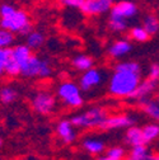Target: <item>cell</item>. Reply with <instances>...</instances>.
Listing matches in <instances>:
<instances>
[{"mask_svg":"<svg viewBox=\"0 0 159 160\" xmlns=\"http://www.w3.org/2000/svg\"><path fill=\"white\" fill-rule=\"evenodd\" d=\"M12 56V48H3L0 50V76H2L5 71V65L8 60Z\"/></svg>","mask_w":159,"mask_h":160,"instance_id":"obj_30","label":"cell"},{"mask_svg":"<svg viewBox=\"0 0 159 160\" xmlns=\"http://www.w3.org/2000/svg\"><path fill=\"white\" fill-rule=\"evenodd\" d=\"M108 117L106 109L101 107H92L88 111L71 117L70 122L78 128H102Z\"/></svg>","mask_w":159,"mask_h":160,"instance_id":"obj_2","label":"cell"},{"mask_svg":"<svg viewBox=\"0 0 159 160\" xmlns=\"http://www.w3.org/2000/svg\"><path fill=\"white\" fill-rule=\"evenodd\" d=\"M141 131H143V137H144L145 145L155 141V140L159 137V125H156V123L145 125L141 128Z\"/></svg>","mask_w":159,"mask_h":160,"instance_id":"obj_21","label":"cell"},{"mask_svg":"<svg viewBox=\"0 0 159 160\" xmlns=\"http://www.w3.org/2000/svg\"><path fill=\"white\" fill-rule=\"evenodd\" d=\"M129 34H130V38H132L134 41H136V42H145V41H148L149 37H150L141 26L132 27L130 29V33Z\"/></svg>","mask_w":159,"mask_h":160,"instance_id":"obj_27","label":"cell"},{"mask_svg":"<svg viewBox=\"0 0 159 160\" xmlns=\"http://www.w3.org/2000/svg\"><path fill=\"white\" fill-rule=\"evenodd\" d=\"M126 160H153V154L149 152L145 145L131 148Z\"/></svg>","mask_w":159,"mask_h":160,"instance_id":"obj_17","label":"cell"},{"mask_svg":"<svg viewBox=\"0 0 159 160\" xmlns=\"http://www.w3.org/2000/svg\"><path fill=\"white\" fill-rule=\"evenodd\" d=\"M140 82V74L137 72L115 71L110 78L108 90L117 98H131Z\"/></svg>","mask_w":159,"mask_h":160,"instance_id":"obj_1","label":"cell"},{"mask_svg":"<svg viewBox=\"0 0 159 160\" xmlns=\"http://www.w3.org/2000/svg\"><path fill=\"white\" fill-rule=\"evenodd\" d=\"M93 64H94L93 58L87 55H78L73 58V66L82 72H85V71L93 69Z\"/></svg>","mask_w":159,"mask_h":160,"instance_id":"obj_18","label":"cell"},{"mask_svg":"<svg viewBox=\"0 0 159 160\" xmlns=\"http://www.w3.org/2000/svg\"><path fill=\"white\" fill-rule=\"evenodd\" d=\"M158 84H159V82H156V80H151V79L146 78L145 80L140 82V84L136 88L135 93L131 95V98L135 99V101H140V102L145 101L150 94H153L158 89Z\"/></svg>","mask_w":159,"mask_h":160,"instance_id":"obj_11","label":"cell"},{"mask_svg":"<svg viewBox=\"0 0 159 160\" xmlns=\"http://www.w3.org/2000/svg\"><path fill=\"white\" fill-rule=\"evenodd\" d=\"M135 119L127 114H113L108 116L102 130H117V128H130L132 127Z\"/></svg>","mask_w":159,"mask_h":160,"instance_id":"obj_10","label":"cell"},{"mask_svg":"<svg viewBox=\"0 0 159 160\" xmlns=\"http://www.w3.org/2000/svg\"><path fill=\"white\" fill-rule=\"evenodd\" d=\"M57 97L61 102L70 108H80L84 104V99L80 88L74 82H64L57 87Z\"/></svg>","mask_w":159,"mask_h":160,"instance_id":"obj_4","label":"cell"},{"mask_svg":"<svg viewBox=\"0 0 159 160\" xmlns=\"http://www.w3.org/2000/svg\"><path fill=\"white\" fill-rule=\"evenodd\" d=\"M141 27L146 31V33L149 36L158 33L159 32V19H158V17L154 15V14L145 15V18L143 19V26Z\"/></svg>","mask_w":159,"mask_h":160,"instance_id":"obj_20","label":"cell"},{"mask_svg":"<svg viewBox=\"0 0 159 160\" xmlns=\"http://www.w3.org/2000/svg\"><path fill=\"white\" fill-rule=\"evenodd\" d=\"M18 98V92L13 87H3L0 88V103L10 104L14 103Z\"/></svg>","mask_w":159,"mask_h":160,"instance_id":"obj_23","label":"cell"},{"mask_svg":"<svg viewBox=\"0 0 159 160\" xmlns=\"http://www.w3.org/2000/svg\"><path fill=\"white\" fill-rule=\"evenodd\" d=\"M103 83V74L99 69H90L85 72L82 74L80 79H79V88L82 92H90L92 89L97 88L98 85H101Z\"/></svg>","mask_w":159,"mask_h":160,"instance_id":"obj_7","label":"cell"},{"mask_svg":"<svg viewBox=\"0 0 159 160\" xmlns=\"http://www.w3.org/2000/svg\"><path fill=\"white\" fill-rule=\"evenodd\" d=\"M32 32H33L32 24H31V23H28L26 27H23V28L21 29V32H19V34H21L22 37H28V36H29Z\"/></svg>","mask_w":159,"mask_h":160,"instance_id":"obj_34","label":"cell"},{"mask_svg":"<svg viewBox=\"0 0 159 160\" xmlns=\"http://www.w3.org/2000/svg\"><path fill=\"white\" fill-rule=\"evenodd\" d=\"M26 39H27L26 45L31 50H37L45 43V36L41 32H37V31H33Z\"/></svg>","mask_w":159,"mask_h":160,"instance_id":"obj_24","label":"cell"},{"mask_svg":"<svg viewBox=\"0 0 159 160\" xmlns=\"http://www.w3.org/2000/svg\"><path fill=\"white\" fill-rule=\"evenodd\" d=\"M125 141H126V144L130 145L131 148L145 145L141 127L132 126V127L127 128V131H126V133H125ZM145 146H146V145H145Z\"/></svg>","mask_w":159,"mask_h":160,"instance_id":"obj_13","label":"cell"},{"mask_svg":"<svg viewBox=\"0 0 159 160\" xmlns=\"http://www.w3.org/2000/svg\"><path fill=\"white\" fill-rule=\"evenodd\" d=\"M148 78L151 79V80H156V82H159V64L154 62V64L150 65Z\"/></svg>","mask_w":159,"mask_h":160,"instance_id":"obj_32","label":"cell"},{"mask_svg":"<svg viewBox=\"0 0 159 160\" xmlns=\"http://www.w3.org/2000/svg\"><path fill=\"white\" fill-rule=\"evenodd\" d=\"M15 10L17 9L12 4H3V5H0V15H2V18L10 17L12 14L15 13Z\"/></svg>","mask_w":159,"mask_h":160,"instance_id":"obj_31","label":"cell"},{"mask_svg":"<svg viewBox=\"0 0 159 160\" xmlns=\"http://www.w3.org/2000/svg\"><path fill=\"white\" fill-rule=\"evenodd\" d=\"M52 74V68L49 60H42L32 55L21 66V75L24 78H49Z\"/></svg>","mask_w":159,"mask_h":160,"instance_id":"obj_3","label":"cell"},{"mask_svg":"<svg viewBox=\"0 0 159 160\" xmlns=\"http://www.w3.org/2000/svg\"><path fill=\"white\" fill-rule=\"evenodd\" d=\"M115 71H124V72H137L141 74V68L135 61H121L115 65Z\"/></svg>","mask_w":159,"mask_h":160,"instance_id":"obj_25","label":"cell"},{"mask_svg":"<svg viewBox=\"0 0 159 160\" xmlns=\"http://www.w3.org/2000/svg\"><path fill=\"white\" fill-rule=\"evenodd\" d=\"M83 148L85 151L93 155H101L106 150V145L102 140L95 137H88L83 141Z\"/></svg>","mask_w":159,"mask_h":160,"instance_id":"obj_15","label":"cell"},{"mask_svg":"<svg viewBox=\"0 0 159 160\" xmlns=\"http://www.w3.org/2000/svg\"><path fill=\"white\" fill-rule=\"evenodd\" d=\"M83 2H84V0H64L63 4L69 7V8H78V9H80Z\"/></svg>","mask_w":159,"mask_h":160,"instance_id":"obj_33","label":"cell"},{"mask_svg":"<svg viewBox=\"0 0 159 160\" xmlns=\"http://www.w3.org/2000/svg\"><path fill=\"white\" fill-rule=\"evenodd\" d=\"M32 108L39 114H49L56 108V98L46 90L37 92L31 99Z\"/></svg>","mask_w":159,"mask_h":160,"instance_id":"obj_5","label":"cell"},{"mask_svg":"<svg viewBox=\"0 0 159 160\" xmlns=\"http://www.w3.org/2000/svg\"><path fill=\"white\" fill-rule=\"evenodd\" d=\"M56 132L65 144H71L76 137L75 127L70 122V119H61L56 126Z\"/></svg>","mask_w":159,"mask_h":160,"instance_id":"obj_12","label":"cell"},{"mask_svg":"<svg viewBox=\"0 0 159 160\" xmlns=\"http://www.w3.org/2000/svg\"><path fill=\"white\" fill-rule=\"evenodd\" d=\"M32 50L27 45H17L12 48V56L19 65H23L27 60L32 56Z\"/></svg>","mask_w":159,"mask_h":160,"instance_id":"obj_16","label":"cell"},{"mask_svg":"<svg viewBox=\"0 0 159 160\" xmlns=\"http://www.w3.org/2000/svg\"><path fill=\"white\" fill-rule=\"evenodd\" d=\"M131 50H132V46L127 39H120V41H116L111 45V47L108 48V55L113 58H120L127 55Z\"/></svg>","mask_w":159,"mask_h":160,"instance_id":"obj_14","label":"cell"},{"mask_svg":"<svg viewBox=\"0 0 159 160\" xmlns=\"http://www.w3.org/2000/svg\"><path fill=\"white\" fill-rule=\"evenodd\" d=\"M155 102L159 104V90L156 92V94H155Z\"/></svg>","mask_w":159,"mask_h":160,"instance_id":"obj_35","label":"cell"},{"mask_svg":"<svg viewBox=\"0 0 159 160\" xmlns=\"http://www.w3.org/2000/svg\"><path fill=\"white\" fill-rule=\"evenodd\" d=\"M141 108L148 117H150L154 121H159V104L155 101L145 99L141 102Z\"/></svg>","mask_w":159,"mask_h":160,"instance_id":"obj_22","label":"cell"},{"mask_svg":"<svg viewBox=\"0 0 159 160\" xmlns=\"http://www.w3.org/2000/svg\"><path fill=\"white\" fill-rule=\"evenodd\" d=\"M4 74L9 75V76H17L21 75V65H19L15 60L13 58V56H10V58L8 60V62L5 65V71Z\"/></svg>","mask_w":159,"mask_h":160,"instance_id":"obj_28","label":"cell"},{"mask_svg":"<svg viewBox=\"0 0 159 160\" xmlns=\"http://www.w3.org/2000/svg\"><path fill=\"white\" fill-rule=\"evenodd\" d=\"M153 160H159V152L153 155Z\"/></svg>","mask_w":159,"mask_h":160,"instance_id":"obj_36","label":"cell"},{"mask_svg":"<svg viewBox=\"0 0 159 160\" xmlns=\"http://www.w3.org/2000/svg\"><path fill=\"white\" fill-rule=\"evenodd\" d=\"M108 28L112 32L116 33H120V32H125L127 29V21L121 18H117V17H111L108 18Z\"/></svg>","mask_w":159,"mask_h":160,"instance_id":"obj_26","label":"cell"},{"mask_svg":"<svg viewBox=\"0 0 159 160\" xmlns=\"http://www.w3.org/2000/svg\"><path fill=\"white\" fill-rule=\"evenodd\" d=\"M112 5L111 0H84L80 10L87 15H99L110 12Z\"/></svg>","mask_w":159,"mask_h":160,"instance_id":"obj_8","label":"cell"},{"mask_svg":"<svg viewBox=\"0 0 159 160\" xmlns=\"http://www.w3.org/2000/svg\"><path fill=\"white\" fill-rule=\"evenodd\" d=\"M137 5L132 2H118L112 5V9L110 10L111 17H117L121 19H127L134 18L137 14Z\"/></svg>","mask_w":159,"mask_h":160,"instance_id":"obj_9","label":"cell"},{"mask_svg":"<svg viewBox=\"0 0 159 160\" xmlns=\"http://www.w3.org/2000/svg\"><path fill=\"white\" fill-rule=\"evenodd\" d=\"M14 42V34L4 31V29H0V50L3 48H9Z\"/></svg>","mask_w":159,"mask_h":160,"instance_id":"obj_29","label":"cell"},{"mask_svg":"<svg viewBox=\"0 0 159 160\" xmlns=\"http://www.w3.org/2000/svg\"><path fill=\"white\" fill-rule=\"evenodd\" d=\"M29 22V15L24 10H15L14 14H12L8 18L0 19V29L8 31L10 33H19L23 27H26Z\"/></svg>","mask_w":159,"mask_h":160,"instance_id":"obj_6","label":"cell"},{"mask_svg":"<svg viewBox=\"0 0 159 160\" xmlns=\"http://www.w3.org/2000/svg\"><path fill=\"white\" fill-rule=\"evenodd\" d=\"M2 145H3V140L0 138V148H2Z\"/></svg>","mask_w":159,"mask_h":160,"instance_id":"obj_37","label":"cell"},{"mask_svg":"<svg viewBox=\"0 0 159 160\" xmlns=\"http://www.w3.org/2000/svg\"><path fill=\"white\" fill-rule=\"evenodd\" d=\"M105 155H99L95 160H124L125 159V149L122 146H113L110 148Z\"/></svg>","mask_w":159,"mask_h":160,"instance_id":"obj_19","label":"cell"}]
</instances>
